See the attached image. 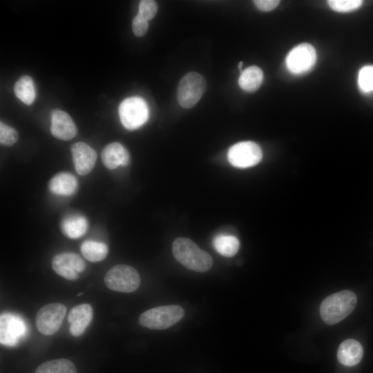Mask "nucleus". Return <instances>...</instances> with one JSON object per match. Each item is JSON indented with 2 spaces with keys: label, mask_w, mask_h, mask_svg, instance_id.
I'll return each instance as SVG.
<instances>
[{
  "label": "nucleus",
  "mask_w": 373,
  "mask_h": 373,
  "mask_svg": "<svg viewBox=\"0 0 373 373\" xmlns=\"http://www.w3.org/2000/svg\"><path fill=\"white\" fill-rule=\"evenodd\" d=\"M172 251L175 258L189 269L205 272L213 265L211 255L189 238H176L173 242Z\"/></svg>",
  "instance_id": "nucleus-1"
},
{
  "label": "nucleus",
  "mask_w": 373,
  "mask_h": 373,
  "mask_svg": "<svg viewBox=\"0 0 373 373\" xmlns=\"http://www.w3.org/2000/svg\"><path fill=\"white\" fill-rule=\"evenodd\" d=\"M356 302V296L352 291L343 290L334 293L326 297L321 303V316L326 324H336L354 310Z\"/></svg>",
  "instance_id": "nucleus-2"
},
{
  "label": "nucleus",
  "mask_w": 373,
  "mask_h": 373,
  "mask_svg": "<svg viewBox=\"0 0 373 373\" xmlns=\"http://www.w3.org/2000/svg\"><path fill=\"white\" fill-rule=\"evenodd\" d=\"M184 315V311L179 305L160 306L142 313L139 323L151 329H164L180 321Z\"/></svg>",
  "instance_id": "nucleus-3"
},
{
  "label": "nucleus",
  "mask_w": 373,
  "mask_h": 373,
  "mask_svg": "<svg viewBox=\"0 0 373 373\" xmlns=\"http://www.w3.org/2000/svg\"><path fill=\"white\" fill-rule=\"evenodd\" d=\"M106 286L115 291L131 293L135 291L140 285V277L133 267L119 264L111 268L105 275Z\"/></svg>",
  "instance_id": "nucleus-4"
},
{
  "label": "nucleus",
  "mask_w": 373,
  "mask_h": 373,
  "mask_svg": "<svg viewBox=\"0 0 373 373\" xmlns=\"http://www.w3.org/2000/svg\"><path fill=\"white\" fill-rule=\"evenodd\" d=\"M207 88L204 77L196 72L186 74L178 86L177 99L179 104L186 108L195 106Z\"/></svg>",
  "instance_id": "nucleus-5"
},
{
  "label": "nucleus",
  "mask_w": 373,
  "mask_h": 373,
  "mask_svg": "<svg viewBox=\"0 0 373 373\" xmlns=\"http://www.w3.org/2000/svg\"><path fill=\"white\" fill-rule=\"evenodd\" d=\"M119 116L126 128L137 129L148 119V106L145 101L139 97H128L122 101L119 106Z\"/></svg>",
  "instance_id": "nucleus-6"
},
{
  "label": "nucleus",
  "mask_w": 373,
  "mask_h": 373,
  "mask_svg": "<svg viewBox=\"0 0 373 373\" xmlns=\"http://www.w3.org/2000/svg\"><path fill=\"white\" fill-rule=\"evenodd\" d=\"M66 313V307L61 303H50L43 306L35 318L38 331L45 336L54 334L60 328Z\"/></svg>",
  "instance_id": "nucleus-7"
},
{
  "label": "nucleus",
  "mask_w": 373,
  "mask_h": 373,
  "mask_svg": "<svg viewBox=\"0 0 373 373\" xmlns=\"http://www.w3.org/2000/svg\"><path fill=\"white\" fill-rule=\"evenodd\" d=\"M262 157L260 147L251 141L240 142L231 146L227 153L228 160L237 168H248L256 165Z\"/></svg>",
  "instance_id": "nucleus-8"
},
{
  "label": "nucleus",
  "mask_w": 373,
  "mask_h": 373,
  "mask_svg": "<svg viewBox=\"0 0 373 373\" xmlns=\"http://www.w3.org/2000/svg\"><path fill=\"white\" fill-rule=\"evenodd\" d=\"M316 60L315 48L308 43H303L289 51L285 64L291 73L301 75L311 70L315 65Z\"/></svg>",
  "instance_id": "nucleus-9"
},
{
  "label": "nucleus",
  "mask_w": 373,
  "mask_h": 373,
  "mask_svg": "<svg viewBox=\"0 0 373 373\" xmlns=\"http://www.w3.org/2000/svg\"><path fill=\"white\" fill-rule=\"evenodd\" d=\"M27 333V325L21 316L11 313L1 315L0 342L2 345H16Z\"/></svg>",
  "instance_id": "nucleus-10"
},
{
  "label": "nucleus",
  "mask_w": 373,
  "mask_h": 373,
  "mask_svg": "<svg viewBox=\"0 0 373 373\" xmlns=\"http://www.w3.org/2000/svg\"><path fill=\"white\" fill-rule=\"evenodd\" d=\"M52 267L62 278L69 280H75L79 278V274L84 271L86 264L78 254L65 252L53 257Z\"/></svg>",
  "instance_id": "nucleus-11"
},
{
  "label": "nucleus",
  "mask_w": 373,
  "mask_h": 373,
  "mask_svg": "<svg viewBox=\"0 0 373 373\" xmlns=\"http://www.w3.org/2000/svg\"><path fill=\"white\" fill-rule=\"evenodd\" d=\"M74 166L80 175L89 173L95 166L97 153L89 145L83 142H78L70 148Z\"/></svg>",
  "instance_id": "nucleus-12"
},
{
  "label": "nucleus",
  "mask_w": 373,
  "mask_h": 373,
  "mask_svg": "<svg viewBox=\"0 0 373 373\" xmlns=\"http://www.w3.org/2000/svg\"><path fill=\"white\" fill-rule=\"evenodd\" d=\"M50 131L52 135L61 140L73 138L77 128L71 117L65 111L55 109L51 113Z\"/></svg>",
  "instance_id": "nucleus-13"
},
{
  "label": "nucleus",
  "mask_w": 373,
  "mask_h": 373,
  "mask_svg": "<svg viewBox=\"0 0 373 373\" xmlns=\"http://www.w3.org/2000/svg\"><path fill=\"white\" fill-rule=\"evenodd\" d=\"M93 316V308L89 304H80L73 307L68 315L71 335L81 336L92 321Z\"/></svg>",
  "instance_id": "nucleus-14"
},
{
  "label": "nucleus",
  "mask_w": 373,
  "mask_h": 373,
  "mask_svg": "<svg viewBox=\"0 0 373 373\" xmlns=\"http://www.w3.org/2000/svg\"><path fill=\"white\" fill-rule=\"evenodd\" d=\"M101 157L104 165L111 170L119 166H126L130 162L128 151L119 142L106 145L102 151Z\"/></svg>",
  "instance_id": "nucleus-15"
},
{
  "label": "nucleus",
  "mask_w": 373,
  "mask_h": 373,
  "mask_svg": "<svg viewBox=\"0 0 373 373\" xmlns=\"http://www.w3.org/2000/svg\"><path fill=\"white\" fill-rule=\"evenodd\" d=\"M363 355L362 345L354 339H348L342 342L337 352L338 360L345 366L356 365L361 361Z\"/></svg>",
  "instance_id": "nucleus-16"
},
{
  "label": "nucleus",
  "mask_w": 373,
  "mask_h": 373,
  "mask_svg": "<svg viewBox=\"0 0 373 373\" xmlns=\"http://www.w3.org/2000/svg\"><path fill=\"white\" fill-rule=\"evenodd\" d=\"M77 188L75 176L68 172H61L54 175L48 183L49 190L57 195H70Z\"/></svg>",
  "instance_id": "nucleus-17"
},
{
  "label": "nucleus",
  "mask_w": 373,
  "mask_h": 373,
  "mask_svg": "<svg viewBox=\"0 0 373 373\" xmlns=\"http://www.w3.org/2000/svg\"><path fill=\"white\" fill-rule=\"evenodd\" d=\"M88 220L82 215L75 214L66 216L61 222L63 233L69 238L75 239L85 234L88 229Z\"/></svg>",
  "instance_id": "nucleus-18"
},
{
  "label": "nucleus",
  "mask_w": 373,
  "mask_h": 373,
  "mask_svg": "<svg viewBox=\"0 0 373 373\" xmlns=\"http://www.w3.org/2000/svg\"><path fill=\"white\" fill-rule=\"evenodd\" d=\"M263 80L262 70L256 66H251L242 71L238 84L240 87L246 92L256 90Z\"/></svg>",
  "instance_id": "nucleus-19"
},
{
  "label": "nucleus",
  "mask_w": 373,
  "mask_h": 373,
  "mask_svg": "<svg viewBox=\"0 0 373 373\" xmlns=\"http://www.w3.org/2000/svg\"><path fill=\"white\" fill-rule=\"evenodd\" d=\"M213 246L220 255L225 257H232L238 252L240 242L234 236L222 233L214 237Z\"/></svg>",
  "instance_id": "nucleus-20"
},
{
  "label": "nucleus",
  "mask_w": 373,
  "mask_h": 373,
  "mask_svg": "<svg viewBox=\"0 0 373 373\" xmlns=\"http://www.w3.org/2000/svg\"><path fill=\"white\" fill-rule=\"evenodd\" d=\"M16 96L25 104L30 105L35 99L36 92L33 79L28 75L21 77L15 84Z\"/></svg>",
  "instance_id": "nucleus-21"
},
{
  "label": "nucleus",
  "mask_w": 373,
  "mask_h": 373,
  "mask_svg": "<svg viewBox=\"0 0 373 373\" xmlns=\"http://www.w3.org/2000/svg\"><path fill=\"white\" fill-rule=\"evenodd\" d=\"M80 249L83 256L90 262H99L104 260L108 252L106 244L93 240L84 241Z\"/></svg>",
  "instance_id": "nucleus-22"
},
{
  "label": "nucleus",
  "mask_w": 373,
  "mask_h": 373,
  "mask_svg": "<svg viewBox=\"0 0 373 373\" xmlns=\"http://www.w3.org/2000/svg\"><path fill=\"white\" fill-rule=\"evenodd\" d=\"M35 373H77L73 362L66 358L46 361L37 368Z\"/></svg>",
  "instance_id": "nucleus-23"
},
{
  "label": "nucleus",
  "mask_w": 373,
  "mask_h": 373,
  "mask_svg": "<svg viewBox=\"0 0 373 373\" xmlns=\"http://www.w3.org/2000/svg\"><path fill=\"white\" fill-rule=\"evenodd\" d=\"M358 84L363 93L373 91V65L365 66L359 70Z\"/></svg>",
  "instance_id": "nucleus-24"
},
{
  "label": "nucleus",
  "mask_w": 373,
  "mask_h": 373,
  "mask_svg": "<svg viewBox=\"0 0 373 373\" xmlns=\"http://www.w3.org/2000/svg\"><path fill=\"white\" fill-rule=\"evenodd\" d=\"M329 7L339 12H348L355 10L363 3L360 0H329L327 1Z\"/></svg>",
  "instance_id": "nucleus-25"
},
{
  "label": "nucleus",
  "mask_w": 373,
  "mask_h": 373,
  "mask_svg": "<svg viewBox=\"0 0 373 373\" xmlns=\"http://www.w3.org/2000/svg\"><path fill=\"white\" fill-rule=\"evenodd\" d=\"M17 131L12 127L6 124L2 121L0 122V143L6 146H10L15 144L18 140Z\"/></svg>",
  "instance_id": "nucleus-26"
},
{
  "label": "nucleus",
  "mask_w": 373,
  "mask_h": 373,
  "mask_svg": "<svg viewBox=\"0 0 373 373\" xmlns=\"http://www.w3.org/2000/svg\"><path fill=\"white\" fill-rule=\"evenodd\" d=\"M157 12V4L153 0H142L139 3V15L149 21L152 19Z\"/></svg>",
  "instance_id": "nucleus-27"
},
{
  "label": "nucleus",
  "mask_w": 373,
  "mask_h": 373,
  "mask_svg": "<svg viewBox=\"0 0 373 373\" xmlns=\"http://www.w3.org/2000/svg\"><path fill=\"white\" fill-rule=\"evenodd\" d=\"M148 21L137 14L133 19L132 29L134 35L138 37L144 36L148 30Z\"/></svg>",
  "instance_id": "nucleus-28"
},
{
  "label": "nucleus",
  "mask_w": 373,
  "mask_h": 373,
  "mask_svg": "<svg viewBox=\"0 0 373 373\" xmlns=\"http://www.w3.org/2000/svg\"><path fill=\"white\" fill-rule=\"evenodd\" d=\"M254 3L259 10L265 12H268L275 9L278 6L280 1L256 0L254 1Z\"/></svg>",
  "instance_id": "nucleus-29"
},
{
  "label": "nucleus",
  "mask_w": 373,
  "mask_h": 373,
  "mask_svg": "<svg viewBox=\"0 0 373 373\" xmlns=\"http://www.w3.org/2000/svg\"><path fill=\"white\" fill-rule=\"evenodd\" d=\"M243 65V62L242 61H240L238 63V67L239 68V70H240V72L242 73V66Z\"/></svg>",
  "instance_id": "nucleus-30"
},
{
  "label": "nucleus",
  "mask_w": 373,
  "mask_h": 373,
  "mask_svg": "<svg viewBox=\"0 0 373 373\" xmlns=\"http://www.w3.org/2000/svg\"><path fill=\"white\" fill-rule=\"evenodd\" d=\"M82 294H83V293L81 292V293H79V294H77V296H82Z\"/></svg>",
  "instance_id": "nucleus-31"
}]
</instances>
